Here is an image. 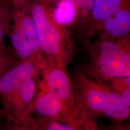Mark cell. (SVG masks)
Instances as JSON below:
<instances>
[{"instance_id": "obj_2", "label": "cell", "mask_w": 130, "mask_h": 130, "mask_svg": "<svg viewBox=\"0 0 130 130\" xmlns=\"http://www.w3.org/2000/svg\"><path fill=\"white\" fill-rule=\"evenodd\" d=\"M77 105L84 116L90 119L105 118L118 123L130 116V107L110 87L98 83L77 68L72 79Z\"/></svg>"}, {"instance_id": "obj_8", "label": "cell", "mask_w": 130, "mask_h": 130, "mask_svg": "<svg viewBox=\"0 0 130 130\" xmlns=\"http://www.w3.org/2000/svg\"><path fill=\"white\" fill-rule=\"evenodd\" d=\"M37 78H32L25 81L18 89L6 100L0 102L1 108L9 122V128L11 124L23 115L37 93Z\"/></svg>"}, {"instance_id": "obj_13", "label": "cell", "mask_w": 130, "mask_h": 130, "mask_svg": "<svg viewBox=\"0 0 130 130\" xmlns=\"http://www.w3.org/2000/svg\"><path fill=\"white\" fill-rule=\"evenodd\" d=\"M11 23V0L0 8V46H6L5 37Z\"/></svg>"}, {"instance_id": "obj_10", "label": "cell", "mask_w": 130, "mask_h": 130, "mask_svg": "<svg viewBox=\"0 0 130 130\" xmlns=\"http://www.w3.org/2000/svg\"><path fill=\"white\" fill-rule=\"evenodd\" d=\"M101 31L118 37L129 35L130 0H126L121 7L105 19L101 27L100 32Z\"/></svg>"}, {"instance_id": "obj_15", "label": "cell", "mask_w": 130, "mask_h": 130, "mask_svg": "<svg viewBox=\"0 0 130 130\" xmlns=\"http://www.w3.org/2000/svg\"><path fill=\"white\" fill-rule=\"evenodd\" d=\"M96 0H75L77 7V23L79 28L87 19Z\"/></svg>"}, {"instance_id": "obj_5", "label": "cell", "mask_w": 130, "mask_h": 130, "mask_svg": "<svg viewBox=\"0 0 130 130\" xmlns=\"http://www.w3.org/2000/svg\"><path fill=\"white\" fill-rule=\"evenodd\" d=\"M40 75L42 79L39 88L50 92L59 100L71 116L78 121L98 125L95 120L83 115L77 105L72 79L66 69L45 63Z\"/></svg>"}, {"instance_id": "obj_4", "label": "cell", "mask_w": 130, "mask_h": 130, "mask_svg": "<svg viewBox=\"0 0 130 130\" xmlns=\"http://www.w3.org/2000/svg\"><path fill=\"white\" fill-rule=\"evenodd\" d=\"M7 35L19 60L41 54L30 0H11V23Z\"/></svg>"}, {"instance_id": "obj_1", "label": "cell", "mask_w": 130, "mask_h": 130, "mask_svg": "<svg viewBox=\"0 0 130 130\" xmlns=\"http://www.w3.org/2000/svg\"><path fill=\"white\" fill-rule=\"evenodd\" d=\"M95 40L85 39L87 63L81 67L86 75L103 84L113 77L130 76V36L118 37L101 31Z\"/></svg>"}, {"instance_id": "obj_17", "label": "cell", "mask_w": 130, "mask_h": 130, "mask_svg": "<svg viewBox=\"0 0 130 130\" xmlns=\"http://www.w3.org/2000/svg\"><path fill=\"white\" fill-rule=\"evenodd\" d=\"M39 1L46 7L53 8L57 0H39Z\"/></svg>"}, {"instance_id": "obj_6", "label": "cell", "mask_w": 130, "mask_h": 130, "mask_svg": "<svg viewBox=\"0 0 130 130\" xmlns=\"http://www.w3.org/2000/svg\"><path fill=\"white\" fill-rule=\"evenodd\" d=\"M42 55L25 60H18L0 76V102L18 89L27 79L37 78L44 67Z\"/></svg>"}, {"instance_id": "obj_12", "label": "cell", "mask_w": 130, "mask_h": 130, "mask_svg": "<svg viewBox=\"0 0 130 130\" xmlns=\"http://www.w3.org/2000/svg\"><path fill=\"white\" fill-rule=\"evenodd\" d=\"M103 84L119 94L126 105L130 107V76L111 78L105 80Z\"/></svg>"}, {"instance_id": "obj_18", "label": "cell", "mask_w": 130, "mask_h": 130, "mask_svg": "<svg viewBox=\"0 0 130 130\" xmlns=\"http://www.w3.org/2000/svg\"><path fill=\"white\" fill-rule=\"evenodd\" d=\"M10 1V0H0V8L3 7L4 4Z\"/></svg>"}, {"instance_id": "obj_11", "label": "cell", "mask_w": 130, "mask_h": 130, "mask_svg": "<svg viewBox=\"0 0 130 130\" xmlns=\"http://www.w3.org/2000/svg\"><path fill=\"white\" fill-rule=\"evenodd\" d=\"M53 9L55 21L67 27L75 24L77 19V7L75 0H57Z\"/></svg>"}, {"instance_id": "obj_14", "label": "cell", "mask_w": 130, "mask_h": 130, "mask_svg": "<svg viewBox=\"0 0 130 130\" xmlns=\"http://www.w3.org/2000/svg\"><path fill=\"white\" fill-rule=\"evenodd\" d=\"M18 60L12 48L0 46V76Z\"/></svg>"}, {"instance_id": "obj_16", "label": "cell", "mask_w": 130, "mask_h": 130, "mask_svg": "<svg viewBox=\"0 0 130 130\" xmlns=\"http://www.w3.org/2000/svg\"><path fill=\"white\" fill-rule=\"evenodd\" d=\"M9 122L6 118L3 108L0 106V129H8Z\"/></svg>"}, {"instance_id": "obj_9", "label": "cell", "mask_w": 130, "mask_h": 130, "mask_svg": "<svg viewBox=\"0 0 130 130\" xmlns=\"http://www.w3.org/2000/svg\"><path fill=\"white\" fill-rule=\"evenodd\" d=\"M126 0H96L87 19L79 28V36L90 39L100 32L105 19L119 9Z\"/></svg>"}, {"instance_id": "obj_7", "label": "cell", "mask_w": 130, "mask_h": 130, "mask_svg": "<svg viewBox=\"0 0 130 130\" xmlns=\"http://www.w3.org/2000/svg\"><path fill=\"white\" fill-rule=\"evenodd\" d=\"M39 89V91L36 94L35 98L21 117L39 116L46 118L61 119L78 123L83 126L84 129H100L98 125L74 119L69 115L57 98L43 89Z\"/></svg>"}, {"instance_id": "obj_3", "label": "cell", "mask_w": 130, "mask_h": 130, "mask_svg": "<svg viewBox=\"0 0 130 130\" xmlns=\"http://www.w3.org/2000/svg\"><path fill=\"white\" fill-rule=\"evenodd\" d=\"M41 54L46 64L66 69L73 61L75 43L67 27L56 22L53 9L39 0H30Z\"/></svg>"}]
</instances>
